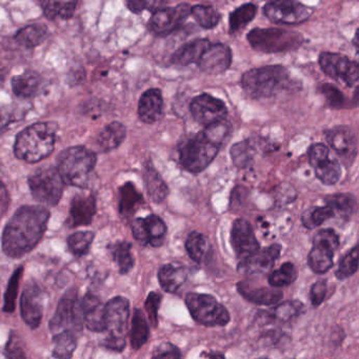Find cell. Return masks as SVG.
I'll return each mask as SVG.
<instances>
[{"label": "cell", "mask_w": 359, "mask_h": 359, "mask_svg": "<svg viewBox=\"0 0 359 359\" xmlns=\"http://www.w3.org/2000/svg\"><path fill=\"white\" fill-rule=\"evenodd\" d=\"M163 110V98L161 90H147L138 102V116L140 121L153 125L161 119Z\"/></svg>", "instance_id": "44dd1931"}, {"label": "cell", "mask_w": 359, "mask_h": 359, "mask_svg": "<svg viewBox=\"0 0 359 359\" xmlns=\"http://www.w3.org/2000/svg\"><path fill=\"white\" fill-rule=\"evenodd\" d=\"M264 359H268V358H264Z\"/></svg>", "instance_id": "be15d7a7"}, {"label": "cell", "mask_w": 359, "mask_h": 359, "mask_svg": "<svg viewBox=\"0 0 359 359\" xmlns=\"http://www.w3.org/2000/svg\"><path fill=\"white\" fill-rule=\"evenodd\" d=\"M83 304L79 302L77 292L70 290L60 299L57 310L50 321V330L53 336L62 332H71L77 336L83 330Z\"/></svg>", "instance_id": "ba28073f"}, {"label": "cell", "mask_w": 359, "mask_h": 359, "mask_svg": "<svg viewBox=\"0 0 359 359\" xmlns=\"http://www.w3.org/2000/svg\"><path fill=\"white\" fill-rule=\"evenodd\" d=\"M167 5L165 1H130L127 3L128 8L131 10L133 13H142L146 10H150L154 13L157 10L163 8V6Z\"/></svg>", "instance_id": "9f6ffc18"}, {"label": "cell", "mask_w": 359, "mask_h": 359, "mask_svg": "<svg viewBox=\"0 0 359 359\" xmlns=\"http://www.w3.org/2000/svg\"><path fill=\"white\" fill-rule=\"evenodd\" d=\"M191 14L203 29L215 28L220 22L219 12L211 6H194L191 9Z\"/></svg>", "instance_id": "7bdbcfd3"}, {"label": "cell", "mask_w": 359, "mask_h": 359, "mask_svg": "<svg viewBox=\"0 0 359 359\" xmlns=\"http://www.w3.org/2000/svg\"><path fill=\"white\" fill-rule=\"evenodd\" d=\"M49 35L47 27L45 25H30L18 31L16 34V41L20 45L32 49L43 43Z\"/></svg>", "instance_id": "4dcf8cb0"}, {"label": "cell", "mask_w": 359, "mask_h": 359, "mask_svg": "<svg viewBox=\"0 0 359 359\" xmlns=\"http://www.w3.org/2000/svg\"><path fill=\"white\" fill-rule=\"evenodd\" d=\"M159 283L168 293H176L187 279V270L182 266L165 264L159 269Z\"/></svg>", "instance_id": "484cf974"}, {"label": "cell", "mask_w": 359, "mask_h": 359, "mask_svg": "<svg viewBox=\"0 0 359 359\" xmlns=\"http://www.w3.org/2000/svg\"><path fill=\"white\" fill-rule=\"evenodd\" d=\"M131 243L127 241H118L110 247L113 259L118 264L121 274H127L133 268L134 259L131 254Z\"/></svg>", "instance_id": "ab89813d"}, {"label": "cell", "mask_w": 359, "mask_h": 359, "mask_svg": "<svg viewBox=\"0 0 359 359\" xmlns=\"http://www.w3.org/2000/svg\"><path fill=\"white\" fill-rule=\"evenodd\" d=\"M231 243L237 257L243 262L260 250L253 228L248 220L238 218L233 222L231 230Z\"/></svg>", "instance_id": "9a60e30c"}, {"label": "cell", "mask_w": 359, "mask_h": 359, "mask_svg": "<svg viewBox=\"0 0 359 359\" xmlns=\"http://www.w3.org/2000/svg\"><path fill=\"white\" fill-rule=\"evenodd\" d=\"M152 359H182V353L178 350L177 346L174 344L165 342L161 344L155 351Z\"/></svg>", "instance_id": "11a10c76"}, {"label": "cell", "mask_w": 359, "mask_h": 359, "mask_svg": "<svg viewBox=\"0 0 359 359\" xmlns=\"http://www.w3.org/2000/svg\"><path fill=\"white\" fill-rule=\"evenodd\" d=\"M190 111L193 118L205 127L226 121L228 116L226 104L222 100L207 93L193 98Z\"/></svg>", "instance_id": "5bb4252c"}, {"label": "cell", "mask_w": 359, "mask_h": 359, "mask_svg": "<svg viewBox=\"0 0 359 359\" xmlns=\"http://www.w3.org/2000/svg\"><path fill=\"white\" fill-rule=\"evenodd\" d=\"M325 205L331 208L334 216L348 218L356 211V198L352 194L339 193V194L329 195L325 197Z\"/></svg>", "instance_id": "f546056e"}, {"label": "cell", "mask_w": 359, "mask_h": 359, "mask_svg": "<svg viewBox=\"0 0 359 359\" xmlns=\"http://www.w3.org/2000/svg\"><path fill=\"white\" fill-rule=\"evenodd\" d=\"M315 175L325 186H333L341 177V167L335 159L327 158L320 165L314 168Z\"/></svg>", "instance_id": "f35d334b"}, {"label": "cell", "mask_w": 359, "mask_h": 359, "mask_svg": "<svg viewBox=\"0 0 359 359\" xmlns=\"http://www.w3.org/2000/svg\"><path fill=\"white\" fill-rule=\"evenodd\" d=\"M237 290L248 302L258 306H272L283 298V292L276 287H254L247 281L238 283Z\"/></svg>", "instance_id": "7402d4cb"}, {"label": "cell", "mask_w": 359, "mask_h": 359, "mask_svg": "<svg viewBox=\"0 0 359 359\" xmlns=\"http://www.w3.org/2000/svg\"><path fill=\"white\" fill-rule=\"evenodd\" d=\"M309 161L313 168L323 163L330 158L329 149L323 144H314L309 149Z\"/></svg>", "instance_id": "db71d44e"}, {"label": "cell", "mask_w": 359, "mask_h": 359, "mask_svg": "<svg viewBox=\"0 0 359 359\" xmlns=\"http://www.w3.org/2000/svg\"><path fill=\"white\" fill-rule=\"evenodd\" d=\"M320 91L331 108L341 109L344 107V96L335 86L325 83V85L321 86Z\"/></svg>", "instance_id": "f907efd6"}, {"label": "cell", "mask_w": 359, "mask_h": 359, "mask_svg": "<svg viewBox=\"0 0 359 359\" xmlns=\"http://www.w3.org/2000/svg\"><path fill=\"white\" fill-rule=\"evenodd\" d=\"M4 79V69L3 67L0 66V81Z\"/></svg>", "instance_id": "6125c7cd"}, {"label": "cell", "mask_w": 359, "mask_h": 359, "mask_svg": "<svg viewBox=\"0 0 359 359\" xmlns=\"http://www.w3.org/2000/svg\"><path fill=\"white\" fill-rule=\"evenodd\" d=\"M132 232H133L134 238H135L138 243L144 245H149L144 218H136V219L132 222Z\"/></svg>", "instance_id": "680465c9"}, {"label": "cell", "mask_w": 359, "mask_h": 359, "mask_svg": "<svg viewBox=\"0 0 359 359\" xmlns=\"http://www.w3.org/2000/svg\"><path fill=\"white\" fill-rule=\"evenodd\" d=\"M281 247L279 245H272L270 247L260 249L257 253L251 257L243 260L239 264V271L249 275H264L270 272L275 262L280 255Z\"/></svg>", "instance_id": "d6986e66"}, {"label": "cell", "mask_w": 359, "mask_h": 359, "mask_svg": "<svg viewBox=\"0 0 359 359\" xmlns=\"http://www.w3.org/2000/svg\"><path fill=\"white\" fill-rule=\"evenodd\" d=\"M209 239L205 235L199 232H192L189 234L186 241V249L193 262L201 264L207 257L210 251Z\"/></svg>", "instance_id": "836d02e7"}, {"label": "cell", "mask_w": 359, "mask_h": 359, "mask_svg": "<svg viewBox=\"0 0 359 359\" xmlns=\"http://www.w3.org/2000/svg\"><path fill=\"white\" fill-rule=\"evenodd\" d=\"M186 304L191 316L201 325L215 327L228 325L230 321V314L226 306L209 294L189 293Z\"/></svg>", "instance_id": "9c48e42d"}, {"label": "cell", "mask_w": 359, "mask_h": 359, "mask_svg": "<svg viewBox=\"0 0 359 359\" xmlns=\"http://www.w3.org/2000/svg\"><path fill=\"white\" fill-rule=\"evenodd\" d=\"M50 212L41 205H24L12 216L3 234V250L9 257L30 253L43 238Z\"/></svg>", "instance_id": "6da1fadb"}, {"label": "cell", "mask_w": 359, "mask_h": 359, "mask_svg": "<svg viewBox=\"0 0 359 359\" xmlns=\"http://www.w3.org/2000/svg\"><path fill=\"white\" fill-rule=\"evenodd\" d=\"M46 16L49 20H68L76 9V1H45L41 4Z\"/></svg>", "instance_id": "60d3db41"}, {"label": "cell", "mask_w": 359, "mask_h": 359, "mask_svg": "<svg viewBox=\"0 0 359 359\" xmlns=\"http://www.w3.org/2000/svg\"><path fill=\"white\" fill-rule=\"evenodd\" d=\"M256 13H257V7L253 4H245L237 8L230 14V18H229L230 32L236 33L245 29L255 18Z\"/></svg>", "instance_id": "8d00e7d4"}, {"label": "cell", "mask_w": 359, "mask_h": 359, "mask_svg": "<svg viewBox=\"0 0 359 359\" xmlns=\"http://www.w3.org/2000/svg\"><path fill=\"white\" fill-rule=\"evenodd\" d=\"M29 186L33 197L47 205H56L64 193L65 182L57 170L41 169L29 178Z\"/></svg>", "instance_id": "30bf717a"}, {"label": "cell", "mask_w": 359, "mask_h": 359, "mask_svg": "<svg viewBox=\"0 0 359 359\" xmlns=\"http://www.w3.org/2000/svg\"><path fill=\"white\" fill-rule=\"evenodd\" d=\"M241 87L250 97L262 100L293 87V81L285 67L266 66L247 71L241 77Z\"/></svg>", "instance_id": "3957f363"}, {"label": "cell", "mask_w": 359, "mask_h": 359, "mask_svg": "<svg viewBox=\"0 0 359 359\" xmlns=\"http://www.w3.org/2000/svg\"><path fill=\"white\" fill-rule=\"evenodd\" d=\"M333 217V211H332L331 208L327 207V205H323V207H312L309 208V209H306V211L302 213V222L306 229L312 230V229L321 226L323 222Z\"/></svg>", "instance_id": "b9f144b4"}, {"label": "cell", "mask_w": 359, "mask_h": 359, "mask_svg": "<svg viewBox=\"0 0 359 359\" xmlns=\"http://www.w3.org/2000/svg\"><path fill=\"white\" fill-rule=\"evenodd\" d=\"M149 338V325L144 317V313L140 309L134 311L133 319H132L131 333L130 340L134 350H140Z\"/></svg>", "instance_id": "d6a6232c"}, {"label": "cell", "mask_w": 359, "mask_h": 359, "mask_svg": "<svg viewBox=\"0 0 359 359\" xmlns=\"http://www.w3.org/2000/svg\"><path fill=\"white\" fill-rule=\"evenodd\" d=\"M83 323L90 331L104 332V306L97 296L88 293L83 302Z\"/></svg>", "instance_id": "603a6c76"}, {"label": "cell", "mask_w": 359, "mask_h": 359, "mask_svg": "<svg viewBox=\"0 0 359 359\" xmlns=\"http://www.w3.org/2000/svg\"><path fill=\"white\" fill-rule=\"evenodd\" d=\"M247 39L254 50L268 54L296 51L304 43L300 33L278 28L253 29Z\"/></svg>", "instance_id": "8992f818"}, {"label": "cell", "mask_w": 359, "mask_h": 359, "mask_svg": "<svg viewBox=\"0 0 359 359\" xmlns=\"http://www.w3.org/2000/svg\"><path fill=\"white\" fill-rule=\"evenodd\" d=\"M312 8L291 0L271 1L264 7V14L270 22L278 25H300L312 15Z\"/></svg>", "instance_id": "8fae6325"}, {"label": "cell", "mask_w": 359, "mask_h": 359, "mask_svg": "<svg viewBox=\"0 0 359 359\" xmlns=\"http://www.w3.org/2000/svg\"><path fill=\"white\" fill-rule=\"evenodd\" d=\"M144 219L149 245L154 248L163 245L167 236V226L165 222L157 215H149Z\"/></svg>", "instance_id": "e575fe53"}, {"label": "cell", "mask_w": 359, "mask_h": 359, "mask_svg": "<svg viewBox=\"0 0 359 359\" xmlns=\"http://www.w3.org/2000/svg\"><path fill=\"white\" fill-rule=\"evenodd\" d=\"M161 295L157 292H151L147 298L146 306L147 314H148L149 321L153 327H157L158 325V310L161 306Z\"/></svg>", "instance_id": "816d5d0a"}, {"label": "cell", "mask_w": 359, "mask_h": 359, "mask_svg": "<svg viewBox=\"0 0 359 359\" xmlns=\"http://www.w3.org/2000/svg\"><path fill=\"white\" fill-rule=\"evenodd\" d=\"M256 149L250 140L237 142L231 148L233 163L241 169L249 168L255 157Z\"/></svg>", "instance_id": "74e56055"}, {"label": "cell", "mask_w": 359, "mask_h": 359, "mask_svg": "<svg viewBox=\"0 0 359 359\" xmlns=\"http://www.w3.org/2000/svg\"><path fill=\"white\" fill-rule=\"evenodd\" d=\"M231 64L232 51L230 48L224 43H211L196 65L207 74L220 75L230 68Z\"/></svg>", "instance_id": "e0dca14e"}, {"label": "cell", "mask_w": 359, "mask_h": 359, "mask_svg": "<svg viewBox=\"0 0 359 359\" xmlns=\"http://www.w3.org/2000/svg\"><path fill=\"white\" fill-rule=\"evenodd\" d=\"M22 271H24V268L18 269L9 280V285H8L7 291L5 294V304H4V310L6 312H13L14 309H15L16 297H18V287H20V278L22 276Z\"/></svg>", "instance_id": "c3c4849f"}, {"label": "cell", "mask_w": 359, "mask_h": 359, "mask_svg": "<svg viewBox=\"0 0 359 359\" xmlns=\"http://www.w3.org/2000/svg\"><path fill=\"white\" fill-rule=\"evenodd\" d=\"M327 294V281L325 279L316 281L311 287L310 298L313 306H318L323 304Z\"/></svg>", "instance_id": "6f0895ef"}, {"label": "cell", "mask_w": 359, "mask_h": 359, "mask_svg": "<svg viewBox=\"0 0 359 359\" xmlns=\"http://www.w3.org/2000/svg\"><path fill=\"white\" fill-rule=\"evenodd\" d=\"M144 180L149 196L154 203H161L167 198L169 188L151 161H148L144 165Z\"/></svg>", "instance_id": "d4e9b609"}, {"label": "cell", "mask_w": 359, "mask_h": 359, "mask_svg": "<svg viewBox=\"0 0 359 359\" xmlns=\"http://www.w3.org/2000/svg\"><path fill=\"white\" fill-rule=\"evenodd\" d=\"M313 245H321L335 252L339 247V238L332 229H325L316 233L313 239Z\"/></svg>", "instance_id": "681fc988"}, {"label": "cell", "mask_w": 359, "mask_h": 359, "mask_svg": "<svg viewBox=\"0 0 359 359\" xmlns=\"http://www.w3.org/2000/svg\"><path fill=\"white\" fill-rule=\"evenodd\" d=\"M5 355L8 359H29L20 344V338L14 333L11 334L6 346Z\"/></svg>", "instance_id": "f5cc1de1"}, {"label": "cell", "mask_w": 359, "mask_h": 359, "mask_svg": "<svg viewBox=\"0 0 359 359\" xmlns=\"http://www.w3.org/2000/svg\"><path fill=\"white\" fill-rule=\"evenodd\" d=\"M127 135V130L123 123H115L107 126L97 137V146L102 152L115 150L118 148Z\"/></svg>", "instance_id": "4316f807"}, {"label": "cell", "mask_w": 359, "mask_h": 359, "mask_svg": "<svg viewBox=\"0 0 359 359\" xmlns=\"http://www.w3.org/2000/svg\"><path fill=\"white\" fill-rule=\"evenodd\" d=\"M93 239L94 234L92 232L74 233L68 238L69 249L75 256L85 255L89 251Z\"/></svg>", "instance_id": "bcb514c9"}, {"label": "cell", "mask_w": 359, "mask_h": 359, "mask_svg": "<svg viewBox=\"0 0 359 359\" xmlns=\"http://www.w3.org/2000/svg\"><path fill=\"white\" fill-rule=\"evenodd\" d=\"M43 292L36 283H29L25 287L20 299V311L25 323L31 327L36 329L43 319Z\"/></svg>", "instance_id": "ac0fdd59"}, {"label": "cell", "mask_w": 359, "mask_h": 359, "mask_svg": "<svg viewBox=\"0 0 359 359\" xmlns=\"http://www.w3.org/2000/svg\"><path fill=\"white\" fill-rule=\"evenodd\" d=\"M191 7L188 4H180L174 8H161L153 13L149 29L158 36H167L182 26L191 14Z\"/></svg>", "instance_id": "4fadbf2b"}, {"label": "cell", "mask_w": 359, "mask_h": 359, "mask_svg": "<svg viewBox=\"0 0 359 359\" xmlns=\"http://www.w3.org/2000/svg\"><path fill=\"white\" fill-rule=\"evenodd\" d=\"M144 203L142 193L132 182H127L119 189V212L123 216L135 213L137 208Z\"/></svg>", "instance_id": "f1b7e54d"}, {"label": "cell", "mask_w": 359, "mask_h": 359, "mask_svg": "<svg viewBox=\"0 0 359 359\" xmlns=\"http://www.w3.org/2000/svg\"><path fill=\"white\" fill-rule=\"evenodd\" d=\"M130 304L127 298L115 297L104 306V346L110 350L123 351L126 346Z\"/></svg>", "instance_id": "52a82bcc"}, {"label": "cell", "mask_w": 359, "mask_h": 359, "mask_svg": "<svg viewBox=\"0 0 359 359\" xmlns=\"http://www.w3.org/2000/svg\"><path fill=\"white\" fill-rule=\"evenodd\" d=\"M304 309V304L297 300H290L279 304L273 311V318L279 323H291L294 319L297 318Z\"/></svg>", "instance_id": "f6af8a7d"}, {"label": "cell", "mask_w": 359, "mask_h": 359, "mask_svg": "<svg viewBox=\"0 0 359 359\" xmlns=\"http://www.w3.org/2000/svg\"><path fill=\"white\" fill-rule=\"evenodd\" d=\"M96 213V199L93 194L76 195L71 203L70 226H88L93 220Z\"/></svg>", "instance_id": "ffe728a7"}, {"label": "cell", "mask_w": 359, "mask_h": 359, "mask_svg": "<svg viewBox=\"0 0 359 359\" xmlns=\"http://www.w3.org/2000/svg\"><path fill=\"white\" fill-rule=\"evenodd\" d=\"M211 359H226V358H224V355L218 354V353H216V354L212 355Z\"/></svg>", "instance_id": "94428289"}, {"label": "cell", "mask_w": 359, "mask_h": 359, "mask_svg": "<svg viewBox=\"0 0 359 359\" xmlns=\"http://www.w3.org/2000/svg\"><path fill=\"white\" fill-rule=\"evenodd\" d=\"M41 81L39 73L29 70L12 79V88L18 97L30 98L39 92Z\"/></svg>", "instance_id": "83f0119b"}, {"label": "cell", "mask_w": 359, "mask_h": 359, "mask_svg": "<svg viewBox=\"0 0 359 359\" xmlns=\"http://www.w3.org/2000/svg\"><path fill=\"white\" fill-rule=\"evenodd\" d=\"M357 270H358V249L354 247L340 260L339 266L336 271V277L342 280L354 275Z\"/></svg>", "instance_id": "7dc6e473"}, {"label": "cell", "mask_w": 359, "mask_h": 359, "mask_svg": "<svg viewBox=\"0 0 359 359\" xmlns=\"http://www.w3.org/2000/svg\"><path fill=\"white\" fill-rule=\"evenodd\" d=\"M319 65L321 70L327 76L336 81H342L348 87H353L358 83V64L354 60H351L346 55L323 52L319 56Z\"/></svg>", "instance_id": "7c38bea8"}, {"label": "cell", "mask_w": 359, "mask_h": 359, "mask_svg": "<svg viewBox=\"0 0 359 359\" xmlns=\"http://www.w3.org/2000/svg\"><path fill=\"white\" fill-rule=\"evenodd\" d=\"M297 277V270L292 262H285L280 268L271 273L269 283L273 287H283L291 285Z\"/></svg>", "instance_id": "ee69618b"}, {"label": "cell", "mask_w": 359, "mask_h": 359, "mask_svg": "<svg viewBox=\"0 0 359 359\" xmlns=\"http://www.w3.org/2000/svg\"><path fill=\"white\" fill-rule=\"evenodd\" d=\"M10 203L9 193L5 184L0 182V216H3L8 210Z\"/></svg>", "instance_id": "91938a15"}, {"label": "cell", "mask_w": 359, "mask_h": 359, "mask_svg": "<svg viewBox=\"0 0 359 359\" xmlns=\"http://www.w3.org/2000/svg\"><path fill=\"white\" fill-rule=\"evenodd\" d=\"M57 126L53 123H39L18 134L14 151L18 158L27 163H39L54 151Z\"/></svg>", "instance_id": "7a4b0ae2"}, {"label": "cell", "mask_w": 359, "mask_h": 359, "mask_svg": "<svg viewBox=\"0 0 359 359\" xmlns=\"http://www.w3.org/2000/svg\"><path fill=\"white\" fill-rule=\"evenodd\" d=\"M335 252L321 245H313L308 256L309 266L317 274L327 273L333 266V256Z\"/></svg>", "instance_id": "1f68e13d"}, {"label": "cell", "mask_w": 359, "mask_h": 359, "mask_svg": "<svg viewBox=\"0 0 359 359\" xmlns=\"http://www.w3.org/2000/svg\"><path fill=\"white\" fill-rule=\"evenodd\" d=\"M222 147V144L214 140L207 130H203L180 142V165L191 173H201L211 165Z\"/></svg>", "instance_id": "277c9868"}, {"label": "cell", "mask_w": 359, "mask_h": 359, "mask_svg": "<svg viewBox=\"0 0 359 359\" xmlns=\"http://www.w3.org/2000/svg\"><path fill=\"white\" fill-rule=\"evenodd\" d=\"M210 45L211 41L207 39H195L190 43H184L172 56V64L180 67H188L192 64H197L203 52Z\"/></svg>", "instance_id": "cb8c5ba5"}, {"label": "cell", "mask_w": 359, "mask_h": 359, "mask_svg": "<svg viewBox=\"0 0 359 359\" xmlns=\"http://www.w3.org/2000/svg\"><path fill=\"white\" fill-rule=\"evenodd\" d=\"M325 140L344 165H352L357 154V142L350 128L346 126L332 128L325 132Z\"/></svg>", "instance_id": "2e32d148"}, {"label": "cell", "mask_w": 359, "mask_h": 359, "mask_svg": "<svg viewBox=\"0 0 359 359\" xmlns=\"http://www.w3.org/2000/svg\"><path fill=\"white\" fill-rule=\"evenodd\" d=\"M95 165V153L85 147H72L58 157L57 171L65 184L86 187Z\"/></svg>", "instance_id": "5b68a950"}, {"label": "cell", "mask_w": 359, "mask_h": 359, "mask_svg": "<svg viewBox=\"0 0 359 359\" xmlns=\"http://www.w3.org/2000/svg\"><path fill=\"white\" fill-rule=\"evenodd\" d=\"M53 356L56 359H71L77 346V336L71 332H62L53 336Z\"/></svg>", "instance_id": "d590c367"}]
</instances>
